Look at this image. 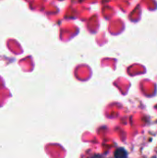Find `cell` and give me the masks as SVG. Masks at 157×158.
I'll use <instances>...</instances> for the list:
<instances>
[{"label":"cell","instance_id":"cell-1","mask_svg":"<svg viewBox=\"0 0 157 158\" xmlns=\"http://www.w3.org/2000/svg\"><path fill=\"white\" fill-rule=\"evenodd\" d=\"M91 158H103L101 156H92Z\"/></svg>","mask_w":157,"mask_h":158}]
</instances>
